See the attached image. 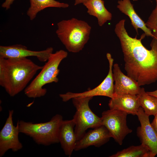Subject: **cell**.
<instances>
[{
	"instance_id": "obj_26",
	"label": "cell",
	"mask_w": 157,
	"mask_h": 157,
	"mask_svg": "<svg viewBox=\"0 0 157 157\" xmlns=\"http://www.w3.org/2000/svg\"><path fill=\"white\" fill-rule=\"evenodd\" d=\"M155 0V1H156V5H157V0Z\"/></svg>"
},
{
	"instance_id": "obj_22",
	"label": "cell",
	"mask_w": 157,
	"mask_h": 157,
	"mask_svg": "<svg viewBox=\"0 0 157 157\" xmlns=\"http://www.w3.org/2000/svg\"><path fill=\"white\" fill-rule=\"evenodd\" d=\"M15 0H5L4 2L2 4L1 6L6 10L10 8L11 5Z\"/></svg>"
},
{
	"instance_id": "obj_14",
	"label": "cell",
	"mask_w": 157,
	"mask_h": 157,
	"mask_svg": "<svg viewBox=\"0 0 157 157\" xmlns=\"http://www.w3.org/2000/svg\"><path fill=\"white\" fill-rule=\"evenodd\" d=\"M73 119L63 120L60 128L59 140L65 154L70 157L74 150L77 139L74 132Z\"/></svg>"
},
{
	"instance_id": "obj_19",
	"label": "cell",
	"mask_w": 157,
	"mask_h": 157,
	"mask_svg": "<svg viewBox=\"0 0 157 157\" xmlns=\"http://www.w3.org/2000/svg\"><path fill=\"white\" fill-rule=\"evenodd\" d=\"M137 95L140 107L145 113L149 116H154L157 113V97L147 94L143 88H141L140 92Z\"/></svg>"
},
{
	"instance_id": "obj_7",
	"label": "cell",
	"mask_w": 157,
	"mask_h": 157,
	"mask_svg": "<svg viewBox=\"0 0 157 157\" xmlns=\"http://www.w3.org/2000/svg\"><path fill=\"white\" fill-rule=\"evenodd\" d=\"M127 114L124 111L115 109L104 111L101 114L102 125L120 145L122 144L126 136L132 131L127 125Z\"/></svg>"
},
{
	"instance_id": "obj_17",
	"label": "cell",
	"mask_w": 157,
	"mask_h": 157,
	"mask_svg": "<svg viewBox=\"0 0 157 157\" xmlns=\"http://www.w3.org/2000/svg\"><path fill=\"white\" fill-rule=\"evenodd\" d=\"M87 9L88 13L95 17L99 26H103L111 20L112 15L105 8L103 0H89L83 4Z\"/></svg>"
},
{
	"instance_id": "obj_23",
	"label": "cell",
	"mask_w": 157,
	"mask_h": 157,
	"mask_svg": "<svg viewBox=\"0 0 157 157\" xmlns=\"http://www.w3.org/2000/svg\"><path fill=\"white\" fill-rule=\"evenodd\" d=\"M151 125L157 134V113L154 116V118Z\"/></svg>"
},
{
	"instance_id": "obj_11",
	"label": "cell",
	"mask_w": 157,
	"mask_h": 157,
	"mask_svg": "<svg viewBox=\"0 0 157 157\" xmlns=\"http://www.w3.org/2000/svg\"><path fill=\"white\" fill-rule=\"evenodd\" d=\"M53 51L52 47L40 51H33L28 49L26 47L21 44L1 45L0 46V57L8 58L34 56L40 61L45 62L48 60Z\"/></svg>"
},
{
	"instance_id": "obj_18",
	"label": "cell",
	"mask_w": 157,
	"mask_h": 157,
	"mask_svg": "<svg viewBox=\"0 0 157 157\" xmlns=\"http://www.w3.org/2000/svg\"><path fill=\"white\" fill-rule=\"evenodd\" d=\"M30 6L26 12L30 20L36 17L37 14L44 9L49 7L66 8L69 6L67 3L55 0H29Z\"/></svg>"
},
{
	"instance_id": "obj_27",
	"label": "cell",
	"mask_w": 157,
	"mask_h": 157,
	"mask_svg": "<svg viewBox=\"0 0 157 157\" xmlns=\"http://www.w3.org/2000/svg\"><path fill=\"white\" fill-rule=\"evenodd\" d=\"M133 1H137L138 0H133Z\"/></svg>"
},
{
	"instance_id": "obj_15",
	"label": "cell",
	"mask_w": 157,
	"mask_h": 157,
	"mask_svg": "<svg viewBox=\"0 0 157 157\" xmlns=\"http://www.w3.org/2000/svg\"><path fill=\"white\" fill-rule=\"evenodd\" d=\"M108 106L110 109L121 110L133 115H136L140 107L138 95L129 94L114 97L109 101Z\"/></svg>"
},
{
	"instance_id": "obj_1",
	"label": "cell",
	"mask_w": 157,
	"mask_h": 157,
	"mask_svg": "<svg viewBox=\"0 0 157 157\" xmlns=\"http://www.w3.org/2000/svg\"><path fill=\"white\" fill-rule=\"evenodd\" d=\"M125 22L124 19L120 20L114 31L119 40L127 75L140 86L154 83L157 81V38H153L151 49H147L141 42L145 34L139 39L137 36L131 37L125 28Z\"/></svg>"
},
{
	"instance_id": "obj_16",
	"label": "cell",
	"mask_w": 157,
	"mask_h": 157,
	"mask_svg": "<svg viewBox=\"0 0 157 157\" xmlns=\"http://www.w3.org/2000/svg\"><path fill=\"white\" fill-rule=\"evenodd\" d=\"M117 3V8L122 13L129 17L131 24L138 35V29L140 28L144 31L146 36L153 37L152 31L136 13L130 0H119L118 1Z\"/></svg>"
},
{
	"instance_id": "obj_4",
	"label": "cell",
	"mask_w": 157,
	"mask_h": 157,
	"mask_svg": "<svg viewBox=\"0 0 157 157\" xmlns=\"http://www.w3.org/2000/svg\"><path fill=\"white\" fill-rule=\"evenodd\" d=\"M67 56V52L63 50L51 53L41 71L24 90L25 95L33 98L44 96L47 90L43 86L48 83L58 82L57 76L60 72L58 67Z\"/></svg>"
},
{
	"instance_id": "obj_13",
	"label": "cell",
	"mask_w": 157,
	"mask_h": 157,
	"mask_svg": "<svg viewBox=\"0 0 157 157\" xmlns=\"http://www.w3.org/2000/svg\"><path fill=\"white\" fill-rule=\"evenodd\" d=\"M111 136L103 125L85 133L76 142L74 150L78 151L91 146L99 147L108 142Z\"/></svg>"
},
{
	"instance_id": "obj_21",
	"label": "cell",
	"mask_w": 157,
	"mask_h": 157,
	"mask_svg": "<svg viewBox=\"0 0 157 157\" xmlns=\"http://www.w3.org/2000/svg\"><path fill=\"white\" fill-rule=\"evenodd\" d=\"M147 26L152 31L153 37L157 38V5L152 10L145 23Z\"/></svg>"
},
{
	"instance_id": "obj_24",
	"label": "cell",
	"mask_w": 157,
	"mask_h": 157,
	"mask_svg": "<svg viewBox=\"0 0 157 157\" xmlns=\"http://www.w3.org/2000/svg\"><path fill=\"white\" fill-rule=\"evenodd\" d=\"M88 0H75L74 5L76 6L81 3L83 4Z\"/></svg>"
},
{
	"instance_id": "obj_8",
	"label": "cell",
	"mask_w": 157,
	"mask_h": 157,
	"mask_svg": "<svg viewBox=\"0 0 157 157\" xmlns=\"http://www.w3.org/2000/svg\"><path fill=\"white\" fill-rule=\"evenodd\" d=\"M106 57L109 64V69L108 74L103 81L94 88L81 93H73L68 92L65 94H60V97L64 102H66L71 99L78 97H92L101 96L109 97L111 98L114 96V81L112 67L113 59L110 53L106 54Z\"/></svg>"
},
{
	"instance_id": "obj_5",
	"label": "cell",
	"mask_w": 157,
	"mask_h": 157,
	"mask_svg": "<svg viewBox=\"0 0 157 157\" xmlns=\"http://www.w3.org/2000/svg\"><path fill=\"white\" fill-rule=\"evenodd\" d=\"M63 116L56 114L49 121L33 123L19 121L20 133L32 138L38 145L48 146L59 142V134Z\"/></svg>"
},
{
	"instance_id": "obj_12",
	"label": "cell",
	"mask_w": 157,
	"mask_h": 157,
	"mask_svg": "<svg viewBox=\"0 0 157 157\" xmlns=\"http://www.w3.org/2000/svg\"><path fill=\"white\" fill-rule=\"evenodd\" d=\"M113 67V77L115 82L114 97L125 94H138L141 91V88L137 82L127 75H125L117 64H114Z\"/></svg>"
},
{
	"instance_id": "obj_9",
	"label": "cell",
	"mask_w": 157,
	"mask_h": 157,
	"mask_svg": "<svg viewBox=\"0 0 157 157\" xmlns=\"http://www.w3.org/2000/svg\"><path fill=\"white\" fill-rule=\"evenodd\" d=\"M13 110H9L8 117L0 132V157L3 156L9 150L15 152L23 147L19 139V121L16 126L13 124Z\"/></svg>"
},
{
	"instance_id": "obj_3",
	"label": "cell",
	"mask_w": 157,
	"mask_h": 157,
	"mask_svg": "<svg viewBox=\"0 0 157 157\" xmlns=\"http://www.w3.org/2000/svg\"><path fill=\"white\" fill-rule=\"evenodd\" d=\"M57 26V37L70 52L81 51L89 40L91 28L84 21L72 18L61 20Z\"/></svg>"
},
{
	"instance_id": "obj_25",
	"label": "cell",
	"mask_w": 157,
	"mask_h": 157,
	"mask_svg": "<svg viewBox=\"0 0 157 157\" xmlns=\"http://www.w3.org/2000/svg\"><path fill=\"white\" fill-rule=\"evenodd\" d=\"M146 93L149 94L157 97V90L153 91L147 92Z\"/></svg>"
},
{
	"instance_id": "obj_2",
	"label": "cell",
	"mask_w": 157,
	"mask_h": 157,
	"mask_svg": "<svg viewBox=\"0 0 157 157\" xmlns=\"http://www.w3.org/2000/svg\"><path fill=\"white\" fill-rule=\"evenodd\" d=\"M43 66L27 58L0 57V85L11 97L24 90Z\"/></svg>"
},
{
	"instance_id": "obj_6",
	"label": "cell",
	"mask_w": 157,
	"mask_h": 157,
	"mask_svg": "<svg viewBox=\"0 0 157 157\" xmlns=\"http://www.w3.org/2000/svg\"><path fill=\"white\" fill-rule=\"evenodd\" d=\"M92 98L78 97L72 99L76 109L73 119L75 123L74 132L77 141L84 135L88 129L103 125L101 117L95 114L89 107V102Z\"/></svg>"
},
{
	"instance_id": "obj_10",
	"label": "cell",
	"mask_w": 157,
	"mask_h": 157,
	"mask_svg": "<svg viewBox=\"0 0 157 157\" xmlns=\"http://www.w3.org/2000/svg\"><path fill=\"white\" fill-rule=\"evenodd\" d=\"M136 115L140 124L137 129V135L141 143L147 146L150 152V157L157 154V134L151 126L149 116L140 107Z\"/></svg>"
},
{
	"instance_id": "obj_20",
	"label": "cell",
	"mask_w": 157,
	"mask_h": 157,
	"mask_svg": "<svg viewBox=\"0 0 157 157\" xmlns=\"http://www.w3.org/2000/svg\"><path fill=\"white\" fill-rule=\"evenodd\" d=\"M150 152L148 148L141 144L138 146H132L118 151L110 157H150Z\"/></svg>"
}]
</instances>
